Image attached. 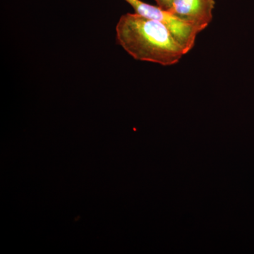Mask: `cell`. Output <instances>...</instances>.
<instances>
[{
    "mask_svg": "<svg viewBox=\"0 0 254 254\" xmlns=\"http://www.w3.org/2000/svg\"><path fill=\"white\" fill-rule=\"evenodd\" d=\"M214 7V0H174L168 11L201 32L211 22Z\"/></svg>",
    "mask_w": 254,
    "mask_h": 254,
    "instance_id": "3957f363",
    "label": "cell"
},
{
    "mask_svg": "<svg viewBox=\"0 0 254 254\" xmlns=\"http://www.w3.org/2000/svg\"><path fill=\"white\" fill-rule=\"evenodd\" d=\"M157 6L165 11H168L171 8L174 0H154Z\"/></svg>",
    "mask_w": 254,
    "mask_h": 254,
    "instance_id": "277c9868",
    "label": "cell"
},
{
    "mask_svg": "<svg viewBox=\"0 0 254 254\" xmlns=\"http://www.w3.org/2000/svg\"><path fill=\"white\" fill-rule=\"evenodd\" d=\"M128 3L135 12L164 23L171 31L177 41L188 53L194 46L197 35L200 33L196 28L184 22L168 11L158 6L147 4L141 0H125Z\"/></svg>",
    "mask_w": 254,
    "mask_h": 254,
    "instance_id": "7a4b0ae2",
    "label": "cell"
},
{
    "mask_svg": "<svg viewBox=\"0 0 254 254\" xmlns=\"http://www.w3.org/2000/svg\"><path fill=\"white\" fill-rule=\"evenodd\" d=\"M116 39L133 59L163 66L176 64L187 54L168 26L136 12L120 18Z\"/></svg>",
    "mask_w": 254,
    "mask_h": 254,
    "instance_id": "6da1fadb",
    "label": "cell"
}]
</instances>
